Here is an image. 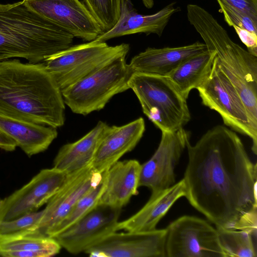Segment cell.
I'll use <instances>...</instances> for the list:
<instances>
[{
  "mask_svg": "<svg viewBox=\"0 0 257 257\" xmlns=\"http://www.w3.org/2000/svg\"><path fill=\"white\" fill-rule=\"evenodd\" d=\"M186 148L185 197L216 228L233 229L257 206L256 164L236 132L223 125L207 131L194 145L188 139Z\"/></svg>",
  "mask_w": 257,
  "mask_h": 257,
  "instance_id": "cell-1",
  "label": "cell"
},
{
  "mask_svg": "<svg viewBox=\"0 0 257 257\" xmlns=\"http://www.w3.org/2000/svg\"><path fill=\"white\" fill-rule=\"evenodd\" d=\"M0 61V116L55 128L65 122L61 90L44 62Z\"/></svg>",
  "mask_w": 257,
  "mask_h": 257,
  "instance_id": "cell-2",
  "label": "cell"
},
{
  "mask_svg": "<svg viewBox=\"0 0 257 257\" xmlns=\"http://www.w3.org/2000/svg\"><path fill=\"white\" fill-rule=\"evenodd\" d=\"M74 38L30 9L24 0L0 3V57L42 63L71 46Z\"/></svg>",
  "mask_w": 257,
  "mask_h": 257,
  "instance_id": "cell-3",
  "label": "cell"
},
{
  "mask_svg": "<svg viewBox=\"0 0 257 257\" xmlns=\"http://www.w3.org/2000/svg\"><path fill=\"white\" fill-rule=\"evenodd\" d=\"M189 22L214 50L220 70L235 87L246 109L249 121L257 130V56L233 42L214 17L200 6L188 4Z\"/></svg>",
  "mask_w": 257,
  "mask_h": 257,
  "instance_id": "cell-4",
  "label": "cell"
},
{
  "mask_svg": "<svg viewBox=\"0 0 257 257\" xmlns=\"http://www.w3.org/2000/svg\"><path fill=\"white\" fill-rule=\"evenodd\" d=\"M128 86L144 113L162 132H176L190 121L187 99L169 77L134 72Z\"/></svg>",
  "mask_w": 257,
  "mask_h": 257,
  "instance_id": "cell-5",
  "label": "cell"
},
{
  "mask_svg": "<svg viewBox=\"0 0 257 257\" xmlns=\"http://www.w3.org/2000/svg\"><path fill=\"white\" fill-rule=\"evenodd\" d=\"M120 57L61 90L65 104L75 113L87 115L102 109L115 95L130 89L133 73Z\"/></svg>",
  "mask_w": 257,
  "mask_h": 257,
  "instance_id": "cell-6",
  "label": "cell"
},
{
  "mask_svg": "<svg viewBox=\"0 0 257 257\" xmlns=\"http://www.w3.org/2000/svg\"><path fill=\"white\" fill-rule=\"evenodd\" d=\"M129 50L127 44L110 46L105 42L94 40L71 46L43 62L62 90L115 59L126 56Z\"/></svg>",
  "mask_w": 257,
  "mask_h": 257,
  "instance_id": "cell-7",
  "label": "cell"
},
{
  "mask_svg": "<svg viewBox=\"0 0 257 257\" xmlns=\"http://www.w3.org/2000/svg\"><path fill=\"white\" fill-rule=\"evenodd\" d=\"M197 89L202 104L218 113L226 125L251 139V150L256 155L257 130L250 124L240 96L215 58L209 78Z\"/></svg>",
  "mask_w": 257,
  "mask_h": 257,
  "instance_id": "cell-8",
  "label": "cell"
},
{
  "mask_svg": "<svg viewBox=\"0 0 257 257\" xmlns=\"http://www.w3.org/2000/svg\"><path fill=\"white\" fill-rule=\"evenodd\" d=\"M166 228V256L225 257L216 228L202 218L183 215Z\"/></svg>",
  "mask_w": 257,
  "mask_h": 257,
  "instance_id": "cell-9",
  "label": "cell"
},
{
  "mask_svg": "<svg viewBox=\"0 0 257 257\" xmlns=\"http://www.w3.org/2000/svg\"><path fill=\"white\" fill-rule=\"evenodd\" d=\"M120 211V209L98 204L53 238L70 253L85 252L108 235L117 231Z\"/></svg>",
  "mask_w": 257,
  "mask_h": 257,
  "instance_id": "cell-10",
  "label": "cell"
},
{
  "mask_svg": "<svg viewBox=\"0 0 257 257\" xmlns=\"http://www.w3.org/2000/svg\"><path fill=\"white\" fill-rule=\"evenodd\" d=\"M190 136L183 128L175 132H162L157 150L141 165L139 186L147 187L151 194H155L174 185L175 168Z\"/></svg>",
  "mask_w": 257,
  "mask_h": 257,
  "instance_id": "cell-11",
  "label": "cell"
},
{
  "mask_svg": "<svg viewBox=\"0 0 257 257\" xmlns=\"http://www.w3.org/2000/svg\"><path fill=\"white\" fill-rule=\"evenodd\" d=\"M68 174L54 167L42 170L27 184L2 200L0 221L36 211L59 190Z\"/></svg>",
  "mask_w": 257,
  "mask_h": 257,
  "instance_id": "cell-12",
  "label": "cell"
},
{
  "mask_svg": "<svg viewBox=\"0 0 257 257\" xmlns=\"http://www.w3.org/2000/svg\"><path fill=\"white\" fill-rule=\"evenodd\" d=\"M103 172H98L90 166L68 173L63 184L43 209L38 231L50 236L77 202L100 182Z\"/></svg>",
  "mask_w": 257,
  "mask_h": 257,
  "instance_id": "cell-13",
  "label": "cell"
},
{
  "mask_svg": "<svg viewBox=\"0 0 257 257\" xmlns=\"http://www.w3.org/2000/svg\"><path fill=\"white\" fill-rule=\"evenodd\" d=\"M167 228L113 232L87 250L93 257L166 256Z\"/></svg>",
  "mask_w": 257,
  "mask_h": 257,
  "instance_id": "cell-14",
  "label": "cell"
},
{
  "mask_svg": "<svg viewBox=\"0 0 257 257\" xmlns=\"http://www.w3.org/2000/svg\"><path fill=\"white\" fill-rule=\"evenodd\" d=\"M31 10L74 37L91 41L104 33L79 0H24Z\"/></svg>",
  "mask_w": 257,
  "mask_h": 257,
  "instance_id": "cell-15",
  "label": "cell"
},
{
  "mask_svg": "<svg viewBox=\"0 0 257 257\" xmlns=\"http://www.w3.org/2000/svg\"><path fill=\"white\" fill-rule=\"evenodd\" d=\"M181 11L172 3L157 13L144 15L134 8L131 0H122L118 20L109 30L103 33L95 40L105 42L110 39L137 33L147 35L157 34L161 37L172 16Z\"/></svg>",
  "mask_w": 257,
  "mask_h": 257,
  "instance_id": "cell-16",
  "label": "cell"
},
{
  "mask_svg": "<svg viewBox=\"0 0 257 257\" xmlns=\"http://www.w3.org/2000/svg\"><path fill=\"white\" fill-rule=\"evenodd\" d=\"M145 131V123L142 117L121 126H108L91 163L92 168L101 173L107 170L135 148Z\"/></svg>",
  "mask_w": 257,
  "mask_h": 257,
  "instance_id": "cell-17",
  "label": "cell"
},
{
  "mask_svg": "<svg viewBox=\"0 0 257 257\" xmlns=\"http://www.w3.org/2000/svg\"><path fill=\"white\" fill-rule=\"evenodd\" d=\"M207 50L205 43L199 42L176 47H149L134 56L129 65L133 73L169 76L185 60Z\"/></svg>",
  "mask_w": 257,
  "mask_h": 257,
  "instance_id": "cell-18",
  "label": "cell"
},
{
  "mask_svg": "<svg viewBox=\"0 0 257 257\" xmlns=\"http://www.w3.org/2000/svg\"><path fill=\"white\" fill-rule=\"evenodd\" d=\"M141 164L136 160L118 161L106 171V184L98 204L121 209L138 194Z\"/></svg>",
  "mask_w": 257,
  "mask_h": 257,
  "instance_id": "cell-19",
  "label": "cell"
},
{
  "mask_svg": "<svg viewBox=\"0 0 257 257\" xmlns=\"http://www.w3.org/2000/svg\"><path fill=\"white\" fill-rule=\"evenodd\" d=\"M185 185L182 179L170 188L151 194L148 202L135 214L118 221L117 231H145L156 229L160 220L177 200L185 197Z\"/></svg>",
  "mask_w": 257,
  "mask_h": 257,
  "instance_id": "cell-20",
  "label": "cell"
},
{
  "mask_svg": "<svg viewBox=\"0 0 257 257\" xmlns=\"http://www.w3.org/2000/svg\"><path fill=\"white\" fill-rule=\"evenodd\" d=\"M108 126L106 123L99 121L81 139L62 146L54 160L53 167L70 173L91 166Z\"/></svg>",
  "mask_w": 257,
  "mask_h": 257,
  "instance_id": "cell-21",
  "label": "cell"
},
{
  "mask_svg": "<svg viewBox=\"0 0 257 257\" xmlns=\"http://www.w3.org/2000/svg\"><path fill=\"white\" fill-rule=\"evenodd\" d=\"M0 129L29 157L46 150L58 136L56 128L1 116Z\"/></svg>",
  "mask_w": 257,
  "mask_h": 257,
  "instance_id": "cell-22",
  "label": "cell"
},
{
  "mask_svg": "<svg viewBox=\"0 0 257 257\" xmlns=\"http://www.w3.org/2000/svg\"><path fill=\"white\" fill-rule=\"evenodd\" d=\"M61 246L53 237L38 230L0 236V256L50 257L60 252Z\"/></svg>",
  "mask_w": 257,
  "mask_h": 257,
  "instance_id": "cell-23",
  "label": "cell"
},
{
  "mask_svg": "<svg viewBox=\"0 0 257 257\" xmlns=\"http://www.w3.org/2000/svg\"><path fill=\"white\" fill-rule=\"evenodd\" d=\"M215 56L214 50L207 49L185 60L168 77L187 99L193 89L200 87L209 78Z\"/></svg>",
  "mask_w": 257,
  "mask_h": 257,
  "instance_id": "cell-24",
  "label": "cell"
},
{
  "mask_svg": "<svg viewBox=\"0 0 257 257\" xmlns=\"http://www.w3.org/2000/svg\"><path fill=\"white\" fill-rule=\"evenodd\" d=\"M216 229L225 257H256L255 244L250 234L231 228Z\"/></svg>",
  "mask_w": 257,
  "mask_h": 257,
  "instance_id": "cell-25",
  "label": "cell"
},
{
  "mask_svg": "<svg viewBox=\"0 0 257 257\" xmlns=\"http://www.w3.org/2000/svg\"><path fill=\"white\" fill-rule=\"evenodd\" d=\"M106 171L103 172V176L100 182L77 202L67 216L54 228L50 237H53L74 223L99 204L105 186Z\"/></svg>",
  "mask_w": 257,
  "mask_h": 257,
  "instance_id": "cell-26",
  "label": "cell"
},
{
  "mask_svg": "<svg viewBox=\"0 0 257 257\" xmlns=\"http://www.w3.org/2000/svg\"><path fill=\"white\" fill-rule=\"evenodd\" d=\"M121 1L82 0V2L105 32L118 20Z\"/></svg>",
  "mask_w": 257,
  "mask_h": 257,
  "instance_id": "cell-27",
  "label": "cell"
},
{
  "mask_svg": "<svg viewBox=\"0 0 257 257\" xmlns=\"http://www.w3.org/2000/svg\"><path fill=\"white\" fill-rule=\"evenodd\" d=\"M43 210L26 214L15 219L0 221V236L38 230Z\"/></svg>",
  "mask_w": 257,
  "mask_h": 257,
  "instance_id": "cell-28",
  "label": "cell"
},
{
  "mask_svg": "<svg viewBox=\"0 0 257 257\" xmlns=\"http://www.w3.org/2000/svg\"><path fill=\"white\" fill-rule=\"evenodd\" d=\"M220 11L223 14L224 20L229 26L233 25L257 33V21L247 14L227 4L216 0Z\"/></svg>",
  "mask_w": 257,
  "mask_h": 257,
  "instance_id": "cell-29",
  "label": "cell"
},
{
  "mask_svg": "<svg viewBox=\"0 0 257 257\" xmlns=\"http://www.w3.org/2000/svg\"><path fill=\"white\" fill-rule=\"evenodd\" d=\"M256 222L257 206H255L240 217L233 227V229L245 231L256 239Z\"/></svg>",
  "mask_w": 257,
  "mask_h": 257,
  "instance_id": "cell-30",
  "label": "cell"
},
{
  "mask_svg": "<svg viewBox=\"0 0 257 257\" xmlns=\"http://www.w3.org/2000/svg\"><path fill=\"white\" fill-rule=\"evenodd\" d=\"M232 27L241 42L246 46L247 51L257 56V33L233 25Z\"/></svg>",
  "mask_w": 257,
  "mask_h": 257,
  "instance_id": "cell-31",
  "label": "cell"
},
{
  "mask_svg": "<svg viewBox=\"0 0 257 257\" xmlns=\"http://www.w3.org/2000/svg\"><path fill=\"white\" fill-rule=\"evenodd\" d=\"M247 14L257 21V0H219Z\"/></svg>",
  "mask_w": 257,
  "mask_h": 257,
  "instance_id": "cell-32",
  "label": "cell"
},
{
  "mask_svg": "<svg viewBox=\"0 0 257 257\" xmlns=\"http://www.w3.org/2000/svg\"><path fill=\"white\" fill-rule=\"evenodd\" d=\"M17 147L15 142L0 129V149L12 152L14 151Z\"/></svg>",
  "mask_w": 257,
  "mask_h": 257,
  "instance_id": "cell-33",
  "label": "cell"
},
{
  "mask_svg": "<svg viewBox=\"0 0 257 257\" xmlns=\"http://www.w3.org/2000/svg\"><path fill=\"white\" fill-rule=\"evenodd\" d=\"M144 5L148 9H151L154 5V0H142Z\"/></svg>",
  "mask_w": 257,
  "mask_h": 257,
  "instance_id": "cell-34",
  "label": "cell"
},
{
  "mask_svg": "<svg viewBox=\"0 0 257 257\" xmlns=\"http://www.w3.org/2000/svg\"><path fill=\"white\" fill-rule=\"evenodd\" d=\"M6 59H8V58L4 57H0V61Z\"/></svg>",
  "mask_w": 257,
  "mask_h": 257,
  "instance_id": "cell-35",
  "label": "cell"
}]
</instances>
